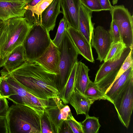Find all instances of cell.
<instances>
[{
	"label": "cell",
	"mask_w": 133,
	"mask_h": 133,
	"mask_svg": "<svg viewBox=\"0 0 133 133\" xmlns=\"http://www.w3.org/2000/svg\"><path fill=\"white\" fill-rule=\"evenodd\" d=\"M9 73L21 86L38 98L48 100L58 97L56 84L57 75L48 71L35 62H26Z\"/></svg>",
	"instance_id": "obj_1"
},
{
	"label": "cell",
	"mask_w": 133,
	"mask_h": 133,
	"mask_svg": "<svg viewBox=\"0 0 133 133\" xmlns=\"http://www.w3.org/2000/svg\"><path fill=\"white\" fill-rule=\"evenodd\" d=\"M44 111L25 104L12 105L6 116L8 133H42Z\"/></svg>",
	"instance_id": "obj_2"
},
{
	"label": "cell",
	"mask_w": 133,
	"mask_h": 133,
	"mask_svg": "<svg viewBox=\"0 0 133 133\" xmlns=\"http://www.w3.org/2000/svg\"><path fill=\"white\" fill-rule=\"evenodd\" d=\"M32 25L24 17L12 18L3 22L0 34V67L9 54L22 44Z\"/></svg>",
	"instance_id": "obj_3"
},
{
	"label": "cell",
	"mask_w": 133,
	"mask_h": 133,
	"mask_svg": "<svg viewBox=\"0 0 133 133\" xmlns=\"http://www.w3.org/2000/svg\"><path fill=\"white\" fill-rule=\"evenodd\" d=\"M59 52V72L56 84L59 93L65 85L75 63L78 53L67 30L58 46Z\"/></svg>",
	"instance_id": "obj_4"
},
{
	"label": "cell",
	"mask_w": 133,
	"mask_h": 133,
	"mask_svg": "<svg viewBox=\"0 0 133 133\" xmlns=\"http://www.w3.org/2000/svg\"><path fill=\"white\" fill-rule=\"evenodd\" d=\"M49 32L40 23L32 25L22 44L27 62H34L48 47L52 40Z\"/></svg>",
	"instance_id": "obj_5"
},
{
	"label": "cell",
	"mask_w": 133,
	"mask_h": 133,
	"mask_svg": "<svg viewBox=\"0 0 133 133\" xmlns=\"http://www.w3.org/2000/svg\"><path fill=\"white\" fill-rule=\"evenodd\" d=\"M4 76L10 88L11 95L8 98L14 104H24L44 111L48 100L38 98L27 91L4 68L0 72Z\"/></svg>",
	"instance_id": "obj_6"
},
{
	"label": "cell",
	"mask_w": 133,
	"mask_h": 133,
	"mask_svg": "<svg viewBox=\"0 0 133 133\" xmlns=\"http://www.w3.org/2000/svg\"><path fill=\"white\" fill-rule=\"evenodd\" d=\"M131 49L127 47L120 58L104 62L99 66L94 83L104 95L114 81L120 68Z\"/></svg>",
	"instance_id": "obj_7"
},
{
	"label": "cell",
	"mask_w": 133,
	"mask_h": 133,
	"mask_svg": "<svg viewBox=\"0 0 133 133\" xmlns=\"http://www.w3.org/2000/svg\"><path fill=\"white\" fill-rule=\"evenodd\" d=\"M110 13L112 20L118 28L122 41L127 47L133 49V15L123 5L113 6Z\"/></svg>",
	"instance_id": "obj_8"
},
{
	"label": "cell",
	"mask_w": 133,
	"mask_h": 133,
	"mask_svg": "<svg viewBox=\"0 0 133 133\" xmlns=\"http://www.w3.org/2000/svg\"><path fill=\"white\" fill-rule=\"evenodd\" d=\"M113 104L120 121L128 128L133 108V78L118 96Z\"/></svg>",
	"instance_id": "obj_9"
},
{
	"label": "cell",
	"mask_w": 133,
	"mask_h": 133,
	"mask_svg": "<svg viewBox=\"0 0 133 133\" xmlns=\"http://www.w3.org/2000/svg\"><path fill=\"white\" fill-rule=\"evenodd\" d=\"M44 112L49 119L55 133H60L63 122L71 114L68 105L64 104L58 97L48 100Z\"/></svg>",
	"instance_id": "obj_10"
},
{
	"label": "cell",
	"mask_w": 133,
	"mask_h": 133,
	"mask_svg": "<svg viewBox=\"0 0 133 133\" xmlns=\"http://www.w3.org/2000/svg\"><path fill=\"white\" fill-rule=\"evenodd\" d=\"M91 41V47L94 48L98 55L97 59L101 62L105 60L112 43L108 31L101 26L94 29Z\"/></svg>",
	"instance_id": "obj_11"
},
{
	"label": "cell",
	"mask_w": 133,
	"mask_h": 133,
	"mask_svg": "<svg viewBox=\"0 0 133 133\" xmlns=\"http://www.w3.org/2000/svg\"><path fill=\"white\" fill-rule=\"evenodd\" d=\"M59 52L52 41L42 54L34 62L46 70L57 75L59 72Z\"/></svg>",
	"instance_id": "obj_12"
},
{
	"label": "cell",
	"mask_w": 133,
	"mask_h": 133,
	"mask_svg": "<svg viewBox=\"0 0 133 133\" xmlns=\"http://www.w3.org/2000/svg\"><path fill=\"white\" fill-rule=\"evenodd\" d=\"M79 54L91 63H94L91 44L78 30L69 25L66 30Z\"/></svg>",
	"instance_id": "obj_13"
},
{
	"label": "cell",
	"mask_w": 133,
	"mask_h": 133,
	"mask_svg": "<svg viewBox=\"0 0 133 133\" xmlns=\"http://www.w3.org/2000/svg\"><path fill=\"white\" fill-rule=\"evenodd\" d=\"M25 0L0 1V20L4 22L10 18L24 17Z\"/></svg>",
	"instance_id": "obj_14"
},
{
	"label": "cell",
	"mask_w": 133,
	"mask_h": 133,
	"mask_svg": "<svg viewBox=\"0 0 133 133\" xmlns=\"http://www.w3.org/2000/svg\"><path fill=\"white\" fill-rule=\"evenodd\" d=\"M133 78V65L113 82L104 94L106 99L113 104L114 100Z\"/></svg>",
	"instance_id": "obj_15"
},
{
	"label": "cell",
	"mask_w": 133,
	"mask_h": 133,
	"mask_svg": "<svg viewBox=\"0 0 133 133\" xmlns=\"http://www.w3.org/2000/svg\"><path fill=\"white\" fill-rule=\"evenodd\" d=\"M62 13L69 24L78 30L80 0H60Z\"/></svg>",
	"instance_id": "obj_16"
},
{
	"label": "cell",
	"mask_w": 133,
	"mask_h": 133,
	"mask_svg": "<svg viewBox=\"0 0 133 133\" xmlns=\"http://www.w3.org/2000/svg\"><path fill=\"white\" fill-rule=\"evenodd\" d=\"M92 12L81 3L78 16V30L90 44L94 29L95 23L91 20Z\"/></svg>",
	"instance_id": "obj_17"
},
{
	"label": "cell",
	"mask_w": 133,
	"mask_h": 133,
	"mask_svg": "<svg viewBox=\"0 0 133 133\" xmlns=\"http://www.w3.org/2000/svg\"><path fill=\"white\" fill-rule=\"evenodd\" d=\"M26 62L24 50L22 45H21L9 54L0 67L3 66L7 71L10 72Z\"/></svg>",
	"instance_id": "obj_18"
},
{
	"label": "cell",
	"mask_w": 133,
	"mask_h": 133,
	"mask_svg": "<svg viewBox=\"0 0 133 133\" xmlns=\"http://www.w3.org/2000/svg\"><path fill=\"white\" fill-rule=\"evenodd\" d=\"M60 8V0H53L41 14V24L49 31L53 30L57 18L62 13Z\"/></svg>",
	"instance_id": "obj_19"
},
{
	"label": "cell",
	"mask_w": 133,
	"mask_h": 133,
	"mask_svg": "<svg viewBox=\"0 0 133 133\" xmlns=\"http://www.w3.org/2000/svg\"><path fill=\"white\" fill-rule=\"evenodd\" d=\"M95 101L87 97L75 88L69 103L75 109L77 115L84 114L86 117L89 116L90 107Z\"/></svg>",
	"instance_id": "obj_20"
},
{
	"label": "cell",
	"mask_w": 133,
	"mask_h": 133,
	"mask_svg": "<svg viewBox=\"0 0 133 133\" xmlns=\"http://www.w3.org/2000/svg\"><path fill=\"white\" fill-rule=\"evenodd\" d=\"M53 0H41L34 6H25L26 11L24 17L32 25L37 23L41 24V15L42 12Z\"/></svg>",
	"instance_id": "obj_21"
},
{
	"label": "cell",
	"mask_w": 133,
	"mask_h": 133,
	"mask_svg": "<svg viewBox=\"0 0 133 133\" xmlns=\"http://www.w3.org/2000/svg\"><path fill=\"white\" fill-rule=\"evenodd\" d=\"M89 70L88 66L84 63L77 61L75 78V88L83 94L90 80L88 76Z\"/></svg>",
	"instance_id": "obj_22"
},
{
	"label": "cell",
	"mask_w": 133,
	"mask_h": 133,
	"mask_svg": "<svg viewBox=\"0 0 133 133\" xmlns=\"http://www.w3.org/2000/svg\"><path fill=\"white\" fill-rule=\"evenodd\" d=\"M77 61L74 65L65 85L58 95V97L65 104L69 103L74 90L75 78Z\"/></svg>",
	"instance_id": "obj_23"
},
{
	"label": "cell",
	"mask_w": 133,
	"mask_h": 133,
	"mask_svg": "<svg viewBox=\"0 0 133 133\" xmlns=\"http://www.w3.org/2000/svg\"><path fill=\"white\" fill-rule=\"evenodd\" d=\"M126 48L122 41L112 43L104 62L115 61L119 58Z\"/></svg>",
	"instance_id": "obj_24"
},
{
	"label": "cell",
	"mask_w": 133,
	"mask_h": 133,
	"mask_svg": "<svg viewBox=\"0 0 133 133\" xmlns=\"http://www.w3.org/2000/svg\"><path fill=\"white\" fill-rule=\"evenodd\" d=\"M83 133H97L101 126L98 118L89 116L81 122Z\"/></svg>",
	"instance_id": "obj_25"
},
{
	"label": "cell",
	"mask_w": 133,
	"mask_h": 133,
	"mask_svg": "<svg viewBox=\"0 0 133 133\" xmlns=\"http://www.w3.org/2000/svg\"><path fill=\"white\" fill-rule=\"evenodd\" d=\"M84 95L95 101L106 99L104 95L100 90L94 82L91 80L88 85Z\"/></svg>",
	"instance_id": "obj_26"
},
{
	"label": "cell",
	"mask_w": 133,
	"mask_h": 133,
	"mask_svg": "<svg viewBox=\"0 0 133 133\" xmlns=\"http://www.w3.org/2000/svg\"><path fill=\"white\" fill-rule=\"evenodd\" d=\"M69 25L65 18L63 17L60 21L55 37L53 40H52L53 43L57 47H58L61 43Z\"/></svg>",
	"instance_id": "obj_27"
},
{
	"label": "cell",
	"mask_w": 133,
	"mask_h": 133,
	"mask_svg": "<svg viewBox=\"0 0 133 133\" xmlns=\"http://www.w3.org/2000/svg\"><path fill=\"white\" fill-rule=\"evenodd\" d=\"M133 49H131L122 64L115 81L133 65Z\"/></svg>",
	"instance_id": "obj_28"
},
{
	"label": "cell",
	"mask_w": 133,
	"mask_h": 133,
	"mask_svg": "<svg viewBox=\"0 0 133 133\" xmlns=\"http://www.w3.org/2000/svg\"><path fill=\"white\" fill-rule=\"evenodd\" d=\"M108 32L112 39V43L122 41L118 28L116 23L113 21L112 20L110 29Z\"/></svg>",
	"instance_id": "obj_29"
},
{
	"label": "cell",
	"mask_w": 133,
	"mask_h": 133,
	"mask_svg": "<svg viewBox=\"0 0 133 133\" xmlns=\"http://www.w3.org/2000/svg\"><path fill=\"white\" fill-rule=\"evenodd\" d=\"M0 73V93L3 97L8 99L11 95L10 88L4 75Z\"/></svg>",
	"instance_id": "obj_30"
},
{
	"label": "cell",
	"mask_w": 133,
	"mask_h": 133,
	"mask_svg": "<svg viewBox=\"0 0 133 133\" xmlns=\"http://www.w3.org/2000/svg\"><path fill=\"white\" fill-rule=\"evenodd\" d=\"M81 3L92 11H103L99 0H80Z\"/></svg>",
	"instance_id": "obj_31"
},
{
	"label": "cell",
	"mask_w": 133,
	"mask_h": 133,
	"mask_svg": "<svg viewBox=\"0 0 133 133\" xmlns=\"http://www.w3.org/2000/svg\"><path fill=\"white\" fill-rule=\"evenodd\" d=\"M67 120L73 133H83L81 122L75 120L72 113L69 115Z\"/></svg>",
	"instance_id": "obj_32"
},
{
	"label": "cell",
	"mask_w": 133,
	"mask_h": 133,
	"mask_svg": "<svg viewBox=\"0 0 133 133\" xmlns=\"http://www.w3.org/2000/svg\"><path fill=\"white\" fill-rule=\"evenodd\" d=\"M42 133H55L52 125L44 111L41 118Z\"/></svg>",
	"instance_id": "obj_33"
},
{
	"label": "cell",
	"mask_w": 133,
	"mask_h": 133,
	"mask_svg": "<svg viewBox=\"0 0 133 133\" xmlns=\"http://www.w3.org/2000/svg\"><path fill=\"white\" fill-rule=\"evenodd\" d=\"M9 107L6 98L2 97L0 98V117H6Z\"/></svg>",
	"instance_id": "obj_34"
},
{
	"label": "cell",
	"mask_w": 133,
	"mask_h": 133,
	"mask_svg": "<svg viewBox=\"0 0 133 133\" xmlns=\"http://www.w3.org/2000/svg\"><path fill=\"white\" fill-rule=\"evenodd\" d=\"M103 11H111L112 9V6L109 0H99Z\"/></svg>",
	"instance_id": "obj_35"
},
{
	"label": "cell",
	"mask_w": 133,
	"mask_h": 133,
	"mask_svg": "<svg viewBox=\"0 0 133 133\" xmlns=\"http://www.w3.org/2000/svg\"><path fill=\"white\" fill-rule=\"evenodd\" d=\"M0 133H8L6 117H0Z\"/></svg>",
	"instance_id": "obj_36"
},
{
	"label": "cell",
	"mask_w": 133,
	"mask_h": 133,
	"mask_svg": "<svg viewBox=\"0 0 133 133\" xmlns=\"http://www.w3.org/2000/svg\"><path fill=\"white\" fill-rule=\"evenodd\" d=\"M60 133H73L67 120L63 122Z\"/></svg>",
	"instance_id": "obj_37"
},
{
	"label": "cell",
	"mask_w": 133,
	"mask_h": 133,
	"mask_svg": "<svg viewBox=\"0 0 133 133\" xmlns=\"http://www.w3.org/2000/svg\"><path fill=\"white\" fill-rule=\"evenodd\" d=\"M41 0H25L26 6H34L36 5Z\"/></svg>",
	"instance_id": "obj_38"
},
{
	"label": "cell",
	"mask_w": 133,
	"mask_h": 133,
	"mask_svg": "<svg viewBox=\"0 0 133 133\" xmlns=\"http://www.w3.org/2000/svg\"><path fill=\"white\" fill-rule=\"evenodd\" d=\"M118 0H112V3L113 5L116 4L118 1Z\"/></svg>",
	"instance_id": "obj_39"
},
{
	"label": "cell",
	"mask_w": 133,
	"mask_h": 133,
	"mask_svg": "<svg viewBox=\"0 0 133 133\" xmlns=\"http://www.w3.org/2000/svg\"><path fill=\"white\" fill-rule=\"evenodd\" d=\"M3 22L0 20V28L3 25Z\"/></svg>",
	"instance_id": "obj_40"
},
{
	"label": "cell",
	"mask_w": 133,
	"mask_h": 133,
	"mask_svg": "<svg viewBox=\"0 0 133 133\" xmlns=\"http://www.w3.org/2000/svg\"><path fill=\"white\" fill-rule=\"evenodd\" d=\"M2 26L0 28V34L2 30Z\"/></svg>",
	"instance_id": "obj_41"
},
{
	"label": "cell",
	"mask_w": 133,
	"mask_h": 133,
	"mask_svg": "<svg viewBox=\"0 0 133 133\" xmlns=\"http://www.w3.org/2000/svg\"><path fill=\"white\" fill-rule=\"evenodd\" d=\"M11 0H0V1H11Z\"/></svg>",
	"instance_id": "obj_42"
},
{
	"label": "cell",
	"mask_w": 133,
	"mask_h": 133,
	"mask_svg": "<svg viewBox=\"0 0 133 133\" xmlns=\"http://www.w3.org/2000/svg\"><path fill=\"white\" fill-rule=\"evenodd\" d=\"M2 97H3L2 96H1V94H0V98H2Z\"/></svg>",
	"instance_id": "obj_43"
},
{
	"label": "cell",
	"mask_w": 133,
	"mask_h": 133,
	"mask_svg": "<svg viewBox=\"0 0 133 133\" xmlns=\"http://www.w3.org/2000/svg\"><path fill=\"white\" fill-rule=\"evenodd\" d=\"M1 62V58H0V65Z\"/></svg>",
	"instance_id": "obj_44"
}]
</instances>
